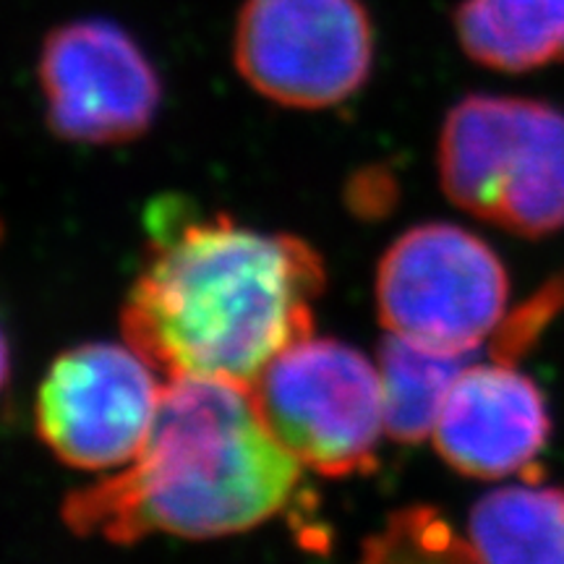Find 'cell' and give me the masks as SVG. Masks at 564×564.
I'll return each instance as SVG.
<instances>
[{"mask_svg":"<svg viewBox=\"0 0 564 564\" xmlns=\"http://www.w3.org/2000/svg\"><path fill=\"white\" fill-rule=\"evenodd\" d=\"M147 230L121 327L162 377L249 390L272 358L314 333L327 274L306 241L196 215L175 196L150 207Z\"/></svg>","mask_w":564,"mask_h":564,"instance_id":"6da1fadb","label":"cell"},{"mask_svg":"<svg viewBox=\"0 0 564 564\" xmlns=\"http://www.w3.org/2000/svg\"><path fill=\"white\" fill-rule=\"evenodd\" d=\"M301 474L246 387L181 377L162 390L152 432L129 468L70 491L63 523L110 544L154 533L217 539L288 510Z\"/></svg>","mask_w":564,"mask_h":564,"instance_id":"7a4b0ae2","label":"cell"},{"mask_svg":"<svg viewBox=\"0 0 564 564\" xmlns=\"http://www.w3.org/2000/svg\"><path fill=\"white\" fill-rule=\"evenodd\" d=\"M447 199L525 238L564 228V112L525 97L470 95L444 118Z\"/></svg>","mask_w":564,"mask_h":564,"instance_id":"3957f363","label":"cell"},{"mask_svg":"<svg viewBox=\"0 0 564 564\" xmlns=\"http://www.w3.org/2000/svg\"><path fill=\"white\" fill-rule=\"evenodd\" d=\"M257 413L303 468L329 478L366 474L384 432L379 366L329 337H303L249 387Z\"/></svg>","mask_w":564,"mask_h":564,"instance_id":"277c9868","label":"cell"},{"mask_svg":"<svg viewBox=\"0 0 564 564\" xmlns=\"http://www.w3.org/2000/svg\"><path fill=\"white\" fill-rule=\"evenodd\" d=\"M507 299L502 259L453 223L415 225L377 270L382 327L429 348L481 350L507 316Z\"/></svg>","mask_w":564,"mask_h":564,"instance_id":"5b68a950","label":"cell"},{"mask_svg":"<svg viewBox=\"0 0 564 564\" xmlns=\"http://www.w3.org/2000/svg\"><path fill=\"white\" fill-rule=\"evenodd\" d=\"M232 58L267 100L301 110L333 108L371 74L369 11L361 0H246Z\"/></svg>","mask_w":564,"mask_h":564,"instance_id":"8992f818","label":"cell"},{"mask_svg":"<svg viewBox=\"0 0 564 564\" xmlns=\"http://www.w3.org/2000/svg\"><path fill=\"white\" fill-rule=\"evenodd\" d=\"M160 371L129 343L76 345L37 390L40 440L70 468L108 470L141 453L162 400Z\"/></svg>","mask_w":564,"mask_h":564,"instance_id":"52a82bcc","label":"cell"},{"mask_svg":"<svg viewBox=\"0 0 564 564\" xmlns=\"http://www.w3.org/2000/svg\"><path fill=\"white\" fill-rule=\"evenodd\" d=\"M47 123L66 141L123 144L154 123L162 84L137 40L105 19L61 24L40 53Z\"/></svg>","mask_w":564,"mask_h":564,"instance_id":"ba28073f","label":"cell"},{"mask_svg":"<svg viewBox=\"0 0 564 564\" xmlns=\"http://www.w3.org/2000/svg\"><path fill=\"white\" fill-rule=\"evenodd\" d=\"M552 434L544 392L512 364H470L444 405L432 432L436 453L457 474L497 478L523 474Z\"/></svg>","mask_w":564,"mask_h":564,"instance_id":"9c48e42d","label":"cell"},{"mask_svg":"<svg viewBox=\"0 0 564 564\" xmlns=\"http://www.w3.org/2000/svg\"><path fill=\"white\" fill-rule=\"evenodd\" d=\"M470 560L564 564V489L505 486L478 499L465 531Z\"/></svg>","mask_w":564,"mask_h":564,"instance_id":"30bf717a","label":"cell"},{"mask_svg":"<svg viewBox=\"0 0 564 564\" xmlns=\"http://www.w3.org/2000/svg\"><path fill=\"white\" fill-rule=\"evenodd\" d=\"M455 30L465 55L494 70L564 61V0H463Z\"/></svg>","mask_w":564,"mask_h":564,"instance_id":"8fae6325","label":"cell"},{"mask_svg":"<svg viewBox=\"0 0 564 564\" xmlns=\"http://www.w3.org/2000/svg\"><path fill=\"white\" fill-rule=\"evenodd\" d=\"M478 361V350H442L387 335L379 348L384 432L400 444L432 440L444 398L457 377Z\"/></svg>","mask_w":564,"mask_h":564,"instance_id":"7c38bea8","label":"cell"},{"mask_svg":"<svg viewBox=\"0 0 564 564\" xmlns=\"http://www.w3.org/2000/svg\"><path fill=\"white\" fill-rule=\"evenodd\" d=\"M366 560H470V552L440 512L411 507L392 514L384 531L366 541Z\"/></svg>","mask_w":564,"mask_h":564,"instance_id":"4fadbf2b","label":"cell"},{"mask_svg":"<svg viewBox=\"0 0 564 564\" xmlns=\"http://www.w3.org/2000/svg\"><path fill=\"white\" fill-rule=\"evenodd\" d=\"M11 373V352H9V343H6L3 329H0V390H3L6 382H9Z\"/></svg>","mask_w":564,"mask_h":564,"instance_id":"5bb4252c","label":"cell"}]
</instances>
